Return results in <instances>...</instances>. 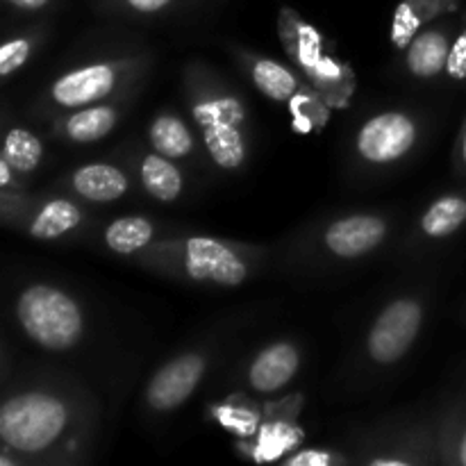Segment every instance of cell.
<instances>
[{
	"label": "cell",
	"instance_id": "cell-24",
	"mask_svg": "<svg viewBox=\"0 0 466 466\" xmlns=\"http://www.w3.org/2000/svg\"><path fill=\"white\" fill-rule=\"evenodd\" d=\"M328 462H330V455L317 453V451H312V453H300L289 460L291 466H326Z\"/></svg>",
	"mask_w": 466,
	"mask_h": 466
},
{
	"label": "cell",
	"instance_id": "cell-18",
	"mask_svg": "<svg viewBox=\"0 0 466 466\" xmlns=\"http://www.w3.org/2000/svg\"><path fill=\"white\" fill-rule=\"evenodd\" d=\"M116 114L109 107H89L68 118L66 130L76 141H96L114 127Z\"/></svg>",
	"mask_w": 466,
	"mask_h": 466
},
{
	"label": "cell",
	"instance_id": "cell-10",
	"mask_svg": "<svg viewBox=\"0 0 466 466\" xmlns=\"http://www.w3.org/2000/svg\"><path fill=\"white\" fill-rule=\"evenodd\" d=\"M299 353L289 344H273L250 367V385L258 391H278L296 376Z\"/></svg>",
	"mask_w": 466,
	"mask_h": 466
},
{
	"label": "cell",
	"instance_id": "cell-22",
	"mask_svg": "<svg viewBox=\"0 0 466 466\" xmlns=\"http://www.w3.org/2000/svg\"><path fill=\"white\" fill-rule=\"evenodd\" d=\"M30 55V44L23 39L9 41L0 48V73L3 76H9L12 71H16L18 66H23V62Z\"/></svg>",
	"mask_w": 466,
	"mask_h": 466
},
{
	"label": "cell",
	"instance_id": "cell-20",
	"mask_svg": "<svg viewBox=\"0 0 466 466\" xmlns=\"http://www.w3.org/2000/svg\"><path fill=\"white\" fill-rule=\"evenodd\" d=\"M41 144L27 130H12L5 139L3 159L16 171H32L39 164Z\"/></svg>",
	"mask_w": 466,
	"mask_h": 466
},
{
	"label": "cell",
	"instance_id": "cell-23",
	"mask_svg": "<svg viewBox=\"0 0 466 466\" xmlns=\"http://www.w3.org/2000/svg\"><path fill=\"white\" fill-rule=\"evenodd\" d=\"M446 68L453 77H466V35L460 36L453 48H451Z\"/></svg>",
	"mask_w": 466,
	"mask_h": 466
},
{
	"label": "cell",
	"instance_id": "cell-13",
	"mask_svg": "<svg viewBox=\"0 0 466 466\" xmlns=\"http://www.w3.org/2000/svg\"><path fill=\"white\" fill-rule=\"evenodd\" d=\"M141 182L146 191L157 200L177 198L182 189V176L164 155H150L141 167Z\"/></svg>",
	"mask_w": 466,
	"mask_h": 466
},
{
	"label": "cell",
	"instance_id": "cell-27",
	"mask_svg": "<svg viewBox=\"0 0 466 466\" xmlns=\"http://www.w3.org/2000/svg\"><path fill=\"white\" fill-rule=\"evenodd\" d=\"M460 460H462V464L466 466V435L462 440V446H460Z\"/></svg>",
	"mask_w": 466,
	"mask_h": 466
},
{
	"label": "cell",
	"instance_id": "cell-9",
	"mask_svg": "<svg viewBox=\"0 0 466 466\" xmlns=\"http://www.w3.org/2000/svg\"><path fill=\"white\" fill-rule=\"evenodd\" d=\"M114 86V71L105 64L80 68L68 76L59 77L53 86V98L66 107H80V105L94 103L107 96Z\"/></svg>",
	"mask_w": 466,
	"mask_h": 466
},
{
	"label": "cell",
	"instance_id": "cell-26",
	"mask_svg": "<svg viewBox=\"0 0 466 466\" xmlns=\"http://www.w3.org/2000/svg\"><path fill=\"white\" fill-rule=\"evenodd\" d=\"M9 3L16 5V7H21V9H39V7H44L48 0H9Z\"/></svg>",
	"mask_w": 466,
	"mask_h": 466
},
{
	"label": "cell",
	"instance_id": "cell-21",
	"mask_svg": "<svg viewBox=\"0 0 466 466\" xmlns=\"http://www.w3.org/2000/svg\"><path fill=\"white\" fill-rule=\"evenodd\" d=\"M417 27H419V16L417 12H414V5L410 3V0L408 3L399 5V9H396V18H394L396 46H408Z\"/></svg>",
	"mask_w": 466,
	"mask_h": 466
},
{
	"label": "cell",
	"instance_id": "cell-6",
	"mask_svg": "<svg viewBox=\"0 0 466 466\" xmlns=\"http://www.w3.org/2000/svg\"><path fill=\"white\" fill-rule=\"evenodd\" d=\"M187 273L194 280H212L218 285L237 287L244 282L246 267L230 248L208 237L187 241Z\"/></svg>",
	"mask_w": 466,
	"mask_h": 466
},
{
	"label": "cell",
	"instance_id": "cell-3",
	"mask_svg": "<svg viewBox=\"0 0 466 466\" xmlns=\"http://www.w3.org/2000/svg\"><path fill=\"white\" fill-rule=\"evenodd\" d=\"M196 121L205 127V144L214 162L223 168H237L244 162V141H241L239 121L244 118L237 100H214L194 109Z\"/></svg>",
	"mask_w": 466,
	"mask_h": 466
},
{
	"label": "cell",
	"instance_id": "cell-4",
	"mask_svg": "<svg viewBox=\"0 0 466 466\" xmlns=\"http://www.w3.org/2000/svg\"><path fill=\"white\" fill-rule=\"evenodd\" d=\"M421 326V308L414 300H396L378 317L371 335L369 350L373 360L387 364L396 362L412 346Z\"/></svg>",
	"mask_w": 466,
	"mask_h": 466
},
{
	"label": "cell",
	"instance_id": "cell-14",
	"mask_svg": "<svg viewBox=\"0 0 466 466\" xmlns=\"http://www.w3.org/2000/svg\"><path fill=\"white\" fill-rule=\"evenodd\" d=\"M77 223H80V212L76 205L68 200H53L41 209L30 232L36 239H55V237H62L64 232L73 230Z\"/></svg>",
	"mask_w": 466,
	"mask_h": 466
},
{
	"label": "cell",
	"instance_id": "cell-8",
	"mask_svg": "<svg viewBox=\"0 0 466 466\" xmlns=\"http://www.w3.org/2000/svg\"><path fill=\"white\" fill-rule=\"evenodd\" d=\"M387 228L376 217L341 218L328 230L326 244L339 258H360L376 248L385 237Z\"/></svg>",
	"mask_w": 466,
	"mask_h": 466
},
{
	"label": "cell",
	"instance_id": "cell-12",
	"mask_svg": "<svg viewBox=\"0 0 466 466\" xmlns=\"http://www.w3.org/2000/svg\"><path fill=\"white\" fill-rule=\"evenodd\" d=\"M449 41L440 32H423L417 39L412 41L408 53V64L412 68V73L421 77H431L435 73H440L441 68L449 62Z\"/></svg>",
	"mask_w": 466,
	"mask_h": 466
},
{
	"label": "cell",
	"instance_id": "cell-17",
	"mask_svg": "<svg viewBox=\"0 0 466 466\" xmlns=\"http://www.w3.org/2000/svg\"><path fill=\"white\" fill-rule=\"evenodd\" d=\"M466 221V200L458 196H446L437 200L423 217V230L431 237H446L458 230Z\"/></svg>",
	"mask_w": 466,
	"mask_h": 466
},
{
	"label": "cell",
	"instance_id": "cell-25",
	"mask_svg": "<svg viewBox=\"0 0 466 466\" xmlns=\"http://www.w3.org/2000/svg\"><path fill=\"white\" fill-rule=\"evenodd\" d=\"M171 0H127L130 7H135L137 12H157L164 5H168Z\"/></svg>",
	"mask_w": 466,
	"mask_h": 466
},
{
	"label": "cell",
	"instance_id": "cell-19",
	"mask_svg": "<svg viewBox=\"0 0 466 466\" xmlns=\"http://www.w3.org/2000/svg\"><path fill=\"white\" fill-rule=\"evenodd\" d=\"M253 80L262 94L273 100H289L296 91V80L285 66L276 62H258L253 68Z\"/></svg>",
	"mask_w": 466,
	"mask_h": 466
},
{
	"label": "cell",
	"instance_id": "cell-28",
	"mask_svg": "<svg viewBox=\"0 0 466 466\" xmlns=\"http://www.w3.org/2000/svg\"><path fill=\"white\" fill-rule=\"evenodd\" d=\"M464 159H466V137H464Z\"/></svg>",
	"mask_w": 466,
	"mask_h": 466
},
{
	"label": "cell",
	"instance_id": "cell-16",
	"mask_svg": "<svg viewBox=\"0 0 466 466\" xmlns=\"http://www.w3.org/2000/svg\"><path fill=\"white\" fill-rule=\"evenodd\" d=\"M150 141L164 157H182L191 150L194 139L182 121L171 116H162L150 127Z\"/></svg>",
	"mask_w": 466,
	"mask_h": 466
},
{
	"label": "cell",
	"instance_id": "cell-2",
	"mask_svg": "<svg viewBox=\"0 0 466 466\" xmlns=\"http://www.w3.org/2000/svg\"><path fill=\"white\" fill-rule=\"evenodd\" d=\"M66 408L46 394H21L0 410V437L5 444L23 453L44 451L62 435Z\"/></svg>",
	"mask_w": 466,
	"mask_h": 466
},
{
	"label": "cell",
	"instance_id": "cell-7",
	"mask_svg": "<svg viewBox=\"0 0 466 466\" xmlns=\"http://www.w3.org/2000/svg\"><path fill=\"white\" fill-rule=\"evenodd\" d=\"M203 369V358H198V355H185V358L173 360L171 364L159 369L157 376L150 380L148 391H146L148 403L162 412L182 405L200 382Z\"/></svg>",
	"mask_w": 466,
	"mask_h": 466
},
{
	"label": "cell",
	"instance_id": "cell-5",
	"mask_svg": "<svg viewBox=\"0 0 466 466\" xmlns=\"http://www.w3.org/2000/svg\"><path fill=\"white\" fill-rule=\"evenodd\" d=\"M417 139L414 123L403 114H382L360 130L358 148L369 162H391L408 153Z\"/></svg>",
	"mask_w": 466,
	"mask_h": 466
},
{
	"label": "cell",
	"instance_id": "cell-1",
	"mask_svg": "<svg viewBox=\"0 0 466 466\" xmlns=\"http://www.w3.org/2000/svg\"><path fill=\"white\" fill-rule=\"evenodd\" d=\"M16 314L30 339L48 350L71 349L82 332L77 305L66 294L48 285H35L23 291Z\"/></svg>",
	"mask_w": 466,
	"mask_h": 466
},
{
	"label": "cell",
	"instance_id": "cell-15",
	"mask_svg": "<svg viewBox=\"0 0 466 466\" xmlns=\"http://www.w3.org/2000/svg\"><path fill=\"white\" fill-rule=\"evenodd\" d=\"M150 237H153V226L139 217L118 218L105 232V241H107L109 248L121 255L144 248L150 241Z\"/></svg>",
	"mask_w": 466,
	"mask_h": 466
},
{
	"label": "cell",
	"instance_id": "cell-11",
	"mask_svg": "<svg viewBox=\"0 0 466 466\" xmlns=\"http://www.w3.org/2000/svg\"><path fill=\"white\" fill-rule=\"evenodd\" d=\"M73 185L80 196L98 203H109L126 194L127 180L118 168L109 164H89L82 167L73 177Z\"/></svg>",
	"mask_w": 466,
	"mask_h": 466
}]
</instances>
